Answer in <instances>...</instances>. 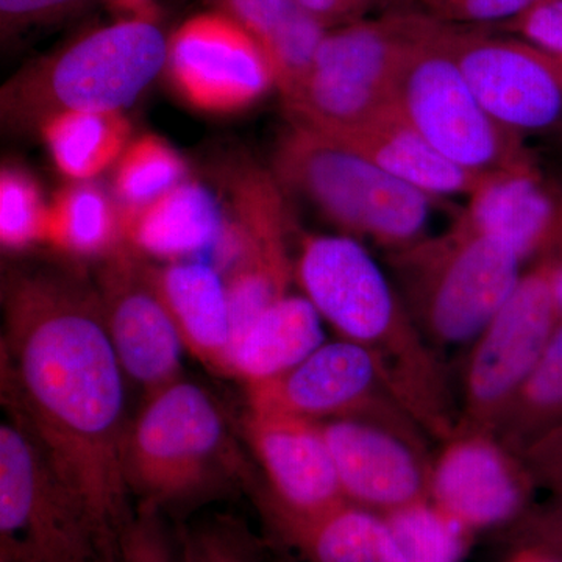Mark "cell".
<instances>
[{
  "instance_id": "20",
  "label": "cell",
  "mask_w": 562,
  "mask_h": 562,
  "mask_svg": "<svg viewBox=\"0 0 562 562\" xmlns=\"http://www.w3.org/2000/svg\"><path fill=\"white\" fill-rule=\"evenodd\" d=\"M121 220L124 243L143 257L187 261L213 250L225 211L209 188L187 179L143 209L121 211Z\"/></svg>"
},
{
  "instance_id": "27",
  "label": "cell",
  "mask_w": 562,
  "mask_h": 562,
  "mask_svg": "<svg viewBox=\"0 0 562 562\" xmlns=\"http://www.w3.org/2000/svg\"><path fill=\"white\" fill-rule=\"evenodd\" d=\"M187 162L169 143L160 136H140L114 166V201L121 211L143 209L187 180Z\"/></svg>"
},
{
  "instance_id": "10",
  "label": "cell",
  "mask_w": 562,
  "mask_h": 562,
  "mask_svg": "<svg viewBox=\"0 0 562 562\" xmlns=\"http://www.w3.org/2000/svg\"><path fill=\"white\" fill-rule=\"evenodd\" d=\"M247 408L290 414L313 422H379L417 439H427L383 382L379 366L357 344L324 342L291 371L246 386Z\"/></svg>"
},
{
  "instance_id": "21",
  "label": "cell",
  "mask_w": 562,
  "mask_h": 562,
  "mask_svg": "<svg viewBox=\"0 0 562 562\" xmlns=\"http://www.w3.org/2000/svg\"><path fill=\"white\" fill-rule=\"evenodd\" d=\"M322 321L305 295L272 303L233 341L232 379L250 386L291 371L325 342Z\"/></svg>"
},
{
  "instance_id": "12",
  "label": "cell",
  "mask_w": 562,
  "mask_h": 562,
  "mask_svg": "<svg viewBox=\"0 0 562 562\" xmlns=\"http://www.w3.org/2000/svg\"><path fill=\"white\" fill-rule=\"evenodd\" d=\"M162 72L184 102L205 113L249 109L277 87L260 43L220 11L198 14L169 36Z\"/></svg>"
},
{
  "instance_id": "29",
  "label": "cell",
  "mask_w": 562,
  "mask_h": 562,
  "mask_svg": "<svg viewBox=\"0 0 562 562\" xmlns=\"http://www.w3.org/2000/svg\"><path fill=\"white\" fill-rule=\"evenodd\" d=\"M49 203L40 184L18 166H5L0 173V243L5 250H24L46 243Z\"/></svg>"
},
{
  "instance_id": "11",
  "label": "cell",
  "mask_w": 562,
  "mask_h": 562,
  "mask_svg": "<svg viewBox=\"0 0 562 562\" xmlns=\"http://www.w3.org/2000/svg\"><path fill=\"white\" fill-rule=\"evenodd\" d=\"M447 40L479 101L527 140L562 138V65L531 43L487 27L449 24Z\"/></svg>"
},
{
  "instance_id": "37",
  "label": "cell",
  "mask_w": 562,
  "mask_h": 562,
  "mask_svg": "<svg viewBox=\"0 0 562 562\" xmlns=\"http://www.w3.org/2000/svg\"><path fill=\"white\" fill-rule=\"evenodd\" d=\"M195 539L203 562H258L241 531L231 525H217Z\"/></svg>"
},
{
  "instance_id": "28",
  "label": "cell",
  "mask_w": 562,
  "mask_h": 562,
  "mask_svg": "<svg viewBox=\"0 0 562 562\" xmlns=\"http://www.w3.org/2000/svg\"><path fill=\"white\" fill-rule=\"evenodd\" d=\"M384 517L405 562H461L471 547L472 532L428 501Z\"/></svg>"
},
{
  "instance_id": "25",
  "label": "cell",
  "mask_w": 562,
  "mask_h": 562,
  "mask_svg": "<svg viewBox=\"0 0 562 562\" xmlns=\"http://www.w3.org/2000/svg\"><path fill=\"white\" fill-rule=\"evenodd\" d=\"M46 243L80 258H103L124 244L121 209L90 181H77L49 203Z\"/></svg>"
},
{
  "instance_id": "17",
  "label": "cell",
  "mask_w": 562,
  "mask_h": 562,
  "mask_svg": "<svg viewBox=\"0 0 562 562\" xmlns=\"http://www.w3.org/2000/svg\"><path fill=\"white\" fill-rule=\"evenodd\" d=\"M460 220L508 247L524 265L562 261V188L538 162L484 179Z\"/></svg>"
},
{
  "instance_id": "22",
  "label": "cell",
  "mask_w": 562,
  "mask_h": 562,
  "mask_svg": "<svg viewBox=\"0 0 562 562\" xmlns=\"http://www.w3.org/2000/svg\"><path fill=\"white\" fill-rule=\"evenodd\" d=\"M214 11L238 22L260 43L286 99L305 79L324 40V27L299 0H210Z\"/></svg>"
},
{
  "instance_id": "41",
  "label": "cell",
  "mask_w": 562,
  "mask_h": 562,
  "mask_svg": "<svg viewBox=\"0 0 562 562\" xmlns=\"http://www.w3.org/2000/svg\"><path fill=\"white\" fill-rule=\"evenodd\" d=\"M552 557V554H550ZM553 562H562V558L560 557H552Z\"/></svg>"
},
{
  "instance_id": "4",
  "label": "cell",
  "mask_w": 562,
  "mask_h": 562,
  "mask_svg": "<svg viewBox=\"0 0 562 562\" xmlns=\"http://www.w3.org/2000/svg\"><path fill=\"white\" fill-rule=\"evenodd\" d=\"M273 176L351 238L387 251L425 238L431 198L327 133L292 122L277 144Z\"/></svg>"
},
{
  "instance_id": "39",
  "label": "cell",
  "mask_w": 562,
  "mask_h": 562,
  "mask_svg": "<svg viewBox=\"0 0 562 562\" xmlns=\"http://www.w3.org/2000/svg\"><path fill=\"white\" fill-rule=\"evenodd\" d=\"M506 562H553V560L550 554L538 552V550L514 549Z\"/></svg>"
},
{
  "instance_id": "13",
  "label": "cell",
  "mask_w": 562,
  "mask_h": 562,
  "mask_svg": "<svg viewBox=\"0 0 562 562\" xmlns=\"http://www.w3.org/2000/svg\"><path fill=\"white\" fill-rule=\"evenodd\" d=\"M432 454L428 502L476 532L509 528L532 506L538 490L519 453L495 432L457 430Z\"/></svg>"
},
{
  "instance_id": "18",
  "label": "cell",
  "mask_w": 562,
  "mask_h": 562,
  "mask_svg": "<svg viewBox=\"0 0 562 562\" xmlns=\"http://www.w3.org/2000/svg\"><path fill=\"white\" fill-rule=\"evenodd\" d=\"M149 279L184 350L209 371L231 376L233 319L220 271L209 262L173 261L149 265Z\"/></svg>"
},
{
  "instance_id": "5",
  "label": "cell",
  "mask_w": 562,
  "mask_h": 562,
  "mask_svg": "<svg viewBox=\"0 0 562 562\" xmlns=\"http://www.w3.org/2000/svg\"><path fill=\"white\" fill-rule=\"evenodd\" d=\"M432 18L398 10L325 33L312 68L283 99L295 124L342 136L392 103L406 54Z\"/></svg>"
},
{
  "instance_id": "8",
  "label": "cell",
  "mask_w": 562,
  "mask_h": 562,
  "mask_svg": "<svg viewBox=\"0 0 562 562\" xmlns=\"http://www.w3.org/2000/svg\"><path fill=\"white\" fill-rule=\"evenodd\" d=\"M231 453L220 405L183 376L147 392L122 446L128 492L143 508L160 509L194 497L220 473Z\"/></svg>"
},
{
  "instance_id": "35",
  "label": "cell",
  "mask_w": 562,
  "mask_h": 562,
  "mask_svg": "<svg viewBox=\"0 0 562 562\" xmlns=\"http://www.w3.org/2000/svg\"><path fill=\"white\" fill-rule=\"evenodd\" d=\"M536 486L562 498V425L543 432L519 453Z\"/></svg>"
},
{
  "instance_id": "31",
  "label": "cell",
  "mask_w": 562,
  "mask_h": 562,
  "mask_svg": "<svg viewBox=\"0 0 562 562\" xmlns=\"http://www.w3.org/2000/svg\"><path fill=\"white\" fill-rule=\"evenodd\" d=\"M428 16L462 25V27H494L513 20L538 0H414Z\"/></svg>"
},
{
  "instance_id": "7",
  "label": "cell",
  "mask_w": 562,
  "mask_h": 562,
  "mask_svg": "<svg viewBox=\"0 0 562 562\" xmlns=\"http://www.w3.org/2000/svg\"><path fill=\"white\" fill-rule=\"evenodd\" d=\"M449 24L432 18L406 54L392 103L436 150L468 171L490 177L535 165L527 140L487 113L458 65Z\"/></svg>"
},
{
  "instance_id": "15",
  "label": "cell",
  "mask_w": 562,
  "mask_h": 562,
  "mask_svg": "<svg viewBox=\"0 0 562 562\" xmlns=\"http://www.w3.org/2000/svg\"><path fill=\"white\" fill-rule=\"evenodd\" d=\"M243 427L268 482L266 512L279 530L347 502L319 422L247 408Z\"/></svg>"
},
{
  "instance_id": "26",
  "label": "cell",
  "mask_w": 562,
  "mask_h": 562,
  "mask_svg": "<svg viewBox=\"0 0 562 562\" xmlns=\"http://www.w3.org/2000/svg\"><path fill=\"white\" fill-rule=\"evenodd\" d=\"M562 425V321L552 341L520 390L514 395L495 436L520 453L542 436Z\"/></svg>"
},
{
  "instance_id": "30",
  "label": "cell",
  "mask_w": 562,
  "mask_h": 562,
  "mask_svg": "<svg viewBox=\"0 0 562 562\" xmlns=\"http://www.w3.org/2000/svg\"><path fill=\"white\" fill-rule=\"evenodd\" d=\"M116 550L120 562H203L195 539L172 535L158 509L143 506L122 527Z\"/></svg>"
},
{
  "instance_id": "14",
  "label": "cell",
  "mask_w": 562,
  "mask_h": 562,
  "mask_svg": "<svg viewBox=\"0 0 562 562\" xmlns=\"http://www.w3.org/2000/svg\"><path fill=\"white\" fill-rule=\"evenodd\" d=\"M101 260L94 290L125 376L146 394L181 379L187 350L151 286L149 262L125 243Z\"/></svg>"
},
{
  "instance_id": "6",
  "label": "cell",
  "mask_w": 562,
  "mask_h": 562,
  "mask_svg": "<svg viewBox=\"0 0 562 562\" xmlns=\"http://www.w3.org/2000/svg\"><path fill=\"white\" fill-rule=\"evenodd\" d=\"M116 547L31 432L0 427V562H113Z\"/></svg>"
},
{
  "instance_id": "38",
  "label": "cell",
  "mask_w": 562,
  "mask_h": 562,
  "mask_svg": "<svg viewBox=\"0 0 562 562\" xmlns=\"http://www.w3.org/2000/svg\"><path fill=\"white\" fill-rule=\"evenodd\" d=\"M105 2L127 18L154 22L158 20V7L155 0H105Z\"/></svg>"
},
{
  "instance_id": "36",
  "label": "cell",
  "mask_w": 562,
  "mask_h": 562,
  "mask_svg": "<svg viewBox=\"0 0 562 562\" xmlns=\"http://www.w3.org/2000/svg\"><path fill=\"white\" fill-rule=\"evenodd\" d=\"M87 0H0L3 36L68 16Z\"/></svg>"
},
{
  "instance_id": "34",
  "label": "cell",
  "mask_w": 562,
  "mask_h": 562,
  "mask_svg": "<svg viewBox=\"0 0 562 562\" xmlns=\"http://www.w3.org/2000/svg\"><path fill=\"white\" fill-rule=\"evenodd\" d=\"M325 31L344 27L392 11L419 9L414 0H299ZM420 10V9H419Z\"/></svg>"
},
{
  "instance_id": "33",
  "label": "cell",
  "mask_w": 562,
  "mask_h": 562,
  "mask_svg": "<svg viewBox=\"0 0 562 562\" xmlns=\"http://www.w3.org/2000/svg\"><path fill=\"white\" fill-rule=\"evenodd\" d=\"M508 530L514 549H531L562 558V498L532 505Z\"/></svg>"
},
{
  "instance_id": "16",
  "label": "cell",
  "mask_w": 562,
  "mask_h": 562,
  "mask_svg": "<svg viewBox=\"0 0 562 562\" xmlns=\"http://www.w3.org/2000/svg\"><path fill=\"white\" fill-rule=\"evenodd\" d=\"M321 425L347 502L384 516L428 501L432 454L427 439L379 422L339 419Z\"/></svg>"
},
{
  "instance_id": "1",
  "label": "cell",
  "mask_w": 562,
  "mask_h": 562,
  "mask_svg": "<svg viewBox=\"0 0 562 562\" xmlns=\"http://www.w3.org/2000/svg\"><path fill=\"white\" fill-rule=\"evenodd\" d=\"M2 401L94 513L114 547L127 514L125 372L94 288L14 273L3 288Z\"/></svg>"
},
{
  "instance_id": "40",
  "label": "cell",
  "mask_w": 562,
  "mask_h": 562,
  "mask_svg": "<svg viewBox=\"0 0 562 562\" xmlns=\"http://www.w3.org/2000/svg\"><path fill=\"white\" fill-rule=\"evenodd\" d=\"M553 281L554 290H557L558 301H560L562 308V261L554 262Z\"/></svg>"
},
{
  "instance_id": "32",
  "label": "cell",
  "mask_w": 562,
  "mask_h": 562,
  "mask_svg": "<svg viewBox=\"0 0 562 562\" xmlns=\"http://www.w3.org/2000/svg\"><path fill=\"white\" fill-rule=\"evenodd\" d=\"M487 29L528 41L562 65V0H538L513 20Z\"/></svg>"
},
{
  "instance_id": "9",
  "label": "cell",
  "mask_w": 562,
  "mask_h": 562,
  "mask_svg": "<svg viewBox=\"0 0 562 562\" xmlns=\"http://www.w3.org/2000/svg\"><path fill=\"white\" fill-rule=\"evenodd\" d=\"M554 262L524 272L516 290L471 342L458 402L457 430L495 431L562 321Z\"/></svg>"
},
{
  "instance_id": "24",
  "label": "cell",
  "mask_w": 562,
  "mask_h": 562,
  "mask_svg": "<svg viewBox=\"0 0 562 562\" xmlns=\"http://www.w3.org/2000/svg\"><path fill=\"white\" fill-rule=\"evenodd\" d=\"M38 128L58 171L76 181H90L116 165L131 138L124 114L102 111H63Z\"/></svg>"
},
{
  "instance_id": "2",
  "label": "cell",
  "mask_w": 562,
  "mask_h": 562,
  "mask_svg": "<svg viewBox=\"0 0 562 562\" xmlns=\"http://www.w3.org/2000/svg\"><path fill=\"white\" fill-rule=\"evenodd\" d=\"M166 55L157 22L124 18L94 29L16 74L3 87V120L40 127L63 111L122 113L165 70Z\"/></svg>"
},
{
  "instance_id": "3",
  "label": "cell",
  "mask_w": 562,
  "mask_h": 562,
  "mask_svg": "<svg viewBox=\"0 0 562 562\" xmlns=\"http://www.w3.org/2000/svg\"><path fill=\"white\" fill-rule=\"evenodd\" d=\"M395 291L436 350L471 344L524 276V261L458 217L449 232L387 251Z\"/></svg>"
},
{
  "instance_id": "23",
  "label": "cell",
  "mask_w": 562,
  "mask_h": 562,
  "mask_svg": "<svg viewBox=\"0 0 562 562\" xmlns=\"http://www.w3.org/2000/svg\"><path fill=\"white\" fill-rule=\"evenodd\" d=\"M280 531L308 562H405L386 517L350 502Z\"/></svg>"
},
{
  "instance_id": "19",
  "label": "cell",
  "mask_w": 562,
  "mask_h": 562,
  "mask_svg": "<svg viewBox=\"0 0 562 562\" xmlns=\"http://www.w3.org/2000/svg\"><path fill=\"white\" fill-rule=\"evenodd\" d=\"M333 138L342 140L394 179L431 199L471 195L487 179L443 157L403 117L394 103L361 127Z\"/></svg>"
}]
</instances>
